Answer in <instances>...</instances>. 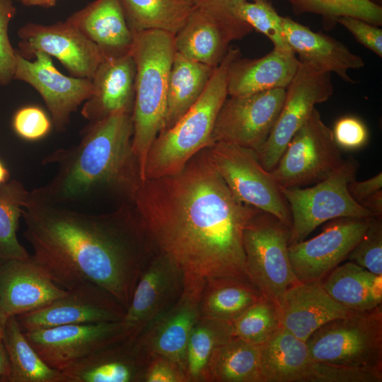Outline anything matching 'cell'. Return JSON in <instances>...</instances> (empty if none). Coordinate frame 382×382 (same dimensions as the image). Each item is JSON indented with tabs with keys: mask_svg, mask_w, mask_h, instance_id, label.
Listing matches in <instances>:
<instances>
[{
	"mask_svg": "<svg viewBox=\"0 0 382 382\" xmlns=\"http://www.w3.org/2000/svg\"><path fill=\"white\" fill-rule=\"evenodd\" d=\"M132 202L155 251L185 274L252 284L243 231L261 210L234 196L207 148L175 175L140 181Z\"/></svg>",
	"mask_w": 382,
	"mask_h": 382,
	"instance_id": "obj_1",
	"label": "cell"
},
{
	"mask_svg": "<svg viewBox=\"0 0 382 382\" xmlns=\"http://www.w3.org/2000/svg\"><path fill=\"white\" fill-rule=\"evenodd\" d=\"M32 260L60 287L94 284L126 310L156 253L135 209L93 214L30 194L23 208Z\"/></svg>",
	"mask_w": 382,
	"mask_h": 382,
	"instance_id": "obj_2",
	"label": "cell"
},
{
	"mask_svg": "<svg viewBox=\"0 0 382 382\" xmlns=\"http://www.w3.org/2000/svg\"><path fill=\"white\" fill-rule=\"evenodd\" d=\"M132 135L131 113L119 112L90 122L77 145L45 158L42 163L55 164L57 171L30 194L67 207L89 204L103 190L124 194L132 201L141 181Z\"/></svg>",
	"mask_w": 382,
	"mask_h": 382,
	"instance_id": "obj_3",
	"label": "cell"
},
{
	"mask_svg": "<svg viewBox=\"0 0 382 382\" xmlns=\"http://www.w3.org/2000/svg\"><path fill=\"white\" fill-rule=\"evenodd\" d=\"M241 56L238 47L230 46L199 99L173 126L158 134L149 150L144 181L180 172L195 155L213 144L216 117L228 96V69Z\"/></svg>",
	"mask_w": 382,
	"mask_h": 382,
	"instance_id": "obj_4",
	"label": "cell"
},
{
	"mask_svg": "<svg viewBox=\"0 0 382 382\" xmlns=\"http://www.w3.org/2000/svg\"><path fill=\"white\" fill-rule=\"evenodd\" d=\"M175 52L173 33L156 30L134 33L130 50L136 65L132 149L141 182L149 150L163 125L168 78Z\"/></svg>",
	"mask_w": 382,
	"mask_h": 382,
	"instance_id": "obj_5",
	"label": "cell"
},
{
	"mask_svg": "<svg viewBox=\"0 0 382 382\" xmlns=\"http://www.w3.org/2000/svg\"><path fill=\"white\" fill-rule=\"evenodd\" d=\"M313 360L382 376V306L330 320L306 341Z\"/></svg>",
	"mask_w": 382,
	"mask_h": 382,
	"instance_id": "obj_6",
	"label": "cell"
},
{
	"mask_svg": "<svg viewBox=\"0 0 382 382\" xmlns=\"http://www.w3.org/2000/svg\"><path fill=\"white\" fill-rule=\"evenodd\" d=\"M359 168L352 156L325 180L311 187L281 188L291 215L289 244L306 239L323 223L342 217L374 216L351 196L347 185Z\"/></svg>",
	"mask_w": 382,
	"mask_h": 382,
	"instance_id": "obj_7",
	"label": "cell"
},
{
	"mask_svg": "<svg viewBox=\"0 0 382 382\" xmlns=\"http://www.w3.org/2000/svg\"><path fill=\"white\" fill-rule=\"evenodd\" d=\"M291 228L271 214L260 211L243 231L246 268L252 284L280 311L284 294L299 283L289 257Z\"/></svg>",
	"mask_w": 382,
	"mask_h": 382,
	"instance_id": "obj_8",
	"label": "cell"
},
{
	"mask_svg": "<svg viewBox=\"0 0 382 382\" xmlns=\"http://www.w3.org/2000/svg\"><path fill=\"white\" fill-rule=\"evenodd\" d=\"M207 150L216 169L239 201L291 227L288 203L271 172L260 164L256 151L222 141L213 143Z\"/></svg>",
	"mask_w": 382,
	"mask_h": 382,
	"instance_id": "obj_9",
	"label": "cell"
},
{
	"mask_svg": "<svg viewBox=\"0 0 382 382\" xmlns=\"http://www.w3.org/2000/svg\"><path fill=\"white\" fill-rule=\"evenodd\" d=\"M344 161L332 129L315 108L270 172L280 188L303 187L325 180Z\"/></svg>",
	"mask_w": 382,
	"mask_h": 382,
	"instance_id": "obj_10",
	"label": "cell"
},
{
	"mask_svg": "<svg viewBox=\"0 0 382 382\" xmlns=\"http://www.w3.org/2000/svg\"><path fill=\"white\" fill-rule=\"evenodd\" d=\"M331 73L299 62L286 88L277 121L265 143L256 151L262 167L271 171L277 164L294 134L307 121L316 105L328 100L334 87Z\"/></svg>",
	"mask_w": 382,
	"mask_h": 382,
	"instance_id": "obj_11",
	"label": "cell"
},
{
	"mask_svg": "<svg viewBox=\"0 0 382 382\" xmlns=\"http://www.w3.org/2000/svg\"><path fill=\"white\" fill-rule=\"evenodd\" d=\"M204 282L202 277L185 274L183 290L177 301L153 320L134 341L147 363L153 356L163 355L176 361L184 370L187 340L200 317Z\"/></svg>",
	"mask_w": 382,
	"mask_h": 382,
	"instance_id": "obj_12",
	"label": "cell"
},
{
	"mask_svg": "<svg viewBox=\"0 0 382 382\" xmlns=\"http://www.w3.org/2000/svg\"><path fill=\"white\" fill-rule=\"evenodd\" d=\"M285 95L286 88H275L226 98L216 117L212 142H227L257 151L269 137Z\"/></svg>",
	"mask_w": 382,
	"mask_h": 382,
	"instance_id": "obj_13",
	"label": "cell"
},
{
	"mask_svg": "<svg viewBox=\"0 0 382 382\" xmlns=\"http://www.w3.org/2000/svg\"><path fill=\"white\" fill-rule=\"evenodd\" d=\"M371 217L332 219L318 236L289 244V257L297 280L301 283L322 281L347 258L365 233Z\"/></svg>",
	"mask_w": 382,
	"mask_h": 382,
	"instance_id": "obj_14",
	"label": "cell"
},
{
	"mask_svg": "<svg viewBox=\"0 0 382 382\" xmlns=\"http://www.w3.org/2000/svg\"><path fill=\"white\" fill-rule=\"evenodd\" d=\"M32 59L23 57L16 50L13 80L23 81L39 93L55 129L64 131L71 115L92 95V81L62 74L52 57L42 52H35Z\"/></svg>",
	"mask_w": 382,
	"mask_h": 382,
	"instance_id": "obj_15",
	"label": "cell"
},
{
	"mask_svg": "<svg viewBox=\"0 0 382 382\" xmlns=\"http://www.w3.org/2000/svg\"><path fill=\"white\" fill-rule=\"evenodd\" d=\"M17 51L32 59L42 52L58 59L72 76L92 79L104 59L98 47L66 21L51 25L28 23L21 27Z\"/></svg>",
	"mask_w": 382,
	"mask_h": 382,
	"instance_id": "obj_16",
	"label": "cell"
},
{
	"mask_svg": "<svg viewBox=\"0 0 382 382\" xmlns=\"http://www.w3.org/2000/svg\"><path fill=\"white\" fill-rule=\"evenodd\" d=\"M184 283L183 270L169 257L156 252L142 272L122 320L124 340L133 342L153 320L177 301Z\"/></svg>",
	"mask_w": 382,
	"mask_h": 382,
	"instance_id": "obj_17",
	"label": "cell"
},
{
	"mask_svg": "<svg viewBox=\"0 0 382 382\" xmlns=\"http://www.w3.org/2000/svg\"><path fill=\"white\" fill-rule=\"evenodd\" d=\"M126 309L92 283L78 284L49 305L16 316L23 332L65 325L121 321Z\"/></svg>",
	"mask_w": 382,
	"mask_h": 382,
	"instance_id": "obj_18",
	"label": "cell"
},
{
	"mask_svg": "<svg viewBox=\"0 0 382 382\" xmlns=\"http://www.w3.org/2000/svg\"><path fill=\"white\" fill-rule=\"evenodd\" d=\"M24 334L44 361L59 371L98 349L124 340L122 320L65 325Z\"/></svg>",
	"mask_w": 382,
	"mask_h": 382,
	"instance_id": "obj_19",
	"label": "cell"
},
{
	"mask_svg": "<svg viewBox=\"0 0 382 382\" xmlns=\"http://www.w3.org/2000/svg\"><path fill=\"white\" fill-rule=\"evenodd\" d=\"M247 23L223 17L202 6H196L175 35V51L214 68L224 59L233 40L253 31Z\"/></svg>",
	"mask_w": 382,
	"mask_h": 382,
	"instance_id": "obj_20",
	"label": "cell"
},
{
	"mask_svg": "<svg viewBox=\"0 0 382 382\" xmlns=\"http://www.w3.org/2000/svg\"><path fill=\"white\" fill-rule=\"evenodd\" d=\"M67 292L31 257L0 262V301L6 320L45 307Z\"/></svg>",
	"mask_w": 382,
	"mask_h": 382,
	"instance_id": "obj_21",
	"label": "cell"
},
{
	"mask_svg": "<svg viewBox=\"0 0 382 382\" xmlns=\"http://www.w3.org/2000/svg\"><path fill=\"white\" fill-rule=\"evenodd\" d=\"M136 65L131 53L104 58L91 81L93 91L81 114L90 122L111 114L132 113L135 95Z\"/></svg>",
	"mask_w": 382,
	"mask_h": 382,
	"instance_id": "obj_22",
	"label": "cell"
},
{
	"mask_svg": "<svg viewBox=\"0 0 382 382\" xmlns=\"http://www.w3.org/2000/svg\"><path fill=\"white\" fill-rule=\"evenodd\" d=\"M355 312L334 300L324 289L322 281H316L299 282L289 288L279 316L282 327L306 342L323 325Z\"/></svg>",
	"mask_w": 382,
	"mask_h": 382,
	"instance_id": "obj_23",
	"label": "cell"
},
{
	"mask_svg": "<svg viewBox=\"0 0 382 382\" xmlns=\"http://www.w3.org/2000/svg\"><path fill=\"white\" fill-rule=\"evenodd\" d=\"M282 28L286 40L299 62L325 72H334L344 81L354 83L348 71L364 66L359 56L352 52L344 44L320 32L282 17Z\"/></svg>",
	"mask_w": 382,
	"mask_h": 382,
	"instance_id": "obj_24",
	"label": "cell"
},
{
	"mask_svg": "<svg viewBox=\"0 0 382 382\" xmlns=\"http://www.w3.org/2000/svg\"><path fill=\"white\" fill-rule=\"evenodd\" d=\"M147 362L134 342L105 346L61 371L66 382H141Z\"/></svg>",
	"mask_w": 382,
	"mask_h": 382,
	"instance_id": "obj_25",
	"label": "cell"
},
{
	"mask_svg": "<svg viewBox=\"0 0 382 382\" xmlns=\"http://www.w3.org/2000/svg\"><path fill=\"white\" fill-rule=\"evenodd\" d=\"M299 61L295 53L275 48L257 59H234L228 72V95L242 96L275 88H286Z\"/></svg>",
	"mask_w": 382,
	"mask_h": 382,
	"instance_id": "obj_26",
	"label": "cell"
},
{
	"mask_svg": "<svg viewBox=\"0 0 382 382\" xmlns=\"http://www.w3.org/2000/svg\"><path fill=\"white\" fill-rule=\"evenodd\" d=\"M99 49L104 58L130 52L134 33L120 0H96L67 19Z\"/></svg>",
	"mask_w": 382,
	"mask_h": 382,
	"instance_id": "obj_27",
	"label": "cell"
},
{
	"mask_svg": "<svg viewBox=\"0 0 382 382\" xmlns=\"http://www.w3.org/2000/svg\"><path fill=\"white\" fill-rule=\"evenodd\" d=\"M315 362L306 342L281 326L262 344L260 382H313Z\"/></svg>",
	"mask_w": 382,
	"mask_h": 382,
	"instance_id": "obj_28",
	"label": "cell"
},
{
	"mask_svg": "<svg viewBox=\"0 0 382 382\" xmlns=\"http://www.w3.org/2000/svg\"><path fill=\"white\" fill-rule=\"evenodd\" d=\"M322 284L337 302L355 311L372 310L382 304V275L349 261L337 266Z\"/></svg>",
	"mask_w": 382,
	"mask_h": 382,
	"instance_id": "obj_29",
	"label": "cell"
},
{
	"mask_svg": "<svg viewBox=\"0 0 382 382\" xmlns=\"http://www.w3.org/2000/svg\"><path fill=\"white\" fill-rule=\"evenodd\" d=\"M214 69L175 52L168 78L166 111L161 132L173 126L195 103Z\"/></svg>",
	"mask_w": 382,
	"mask_h": 382,
	"instance_id": "obj_30",
	"label": "cell"
},
{
	"mask_svg": "<svg viewBox=\"0 0 382 382\" xmlns=\"http://www.w3.org/2000/svg\"><path fill=\"white\" fill-rule=\"evenodd\" d=\"M264 297L251 283L231 278L205 279L199 303L201 318L231 322Z\"/></svg>",
	"mask_w": 382,
	"mask_h": 382,
	"instance_id": "obj_31",
	"label": "cell"
},
{
	"mask_svg": "<svg viewBox=\"0 0 382 382\" xmlns=\"http://www.w3.org/2000/svg\"><path fill=\"white\" fill-rule=\"evenodd\" d=\"M1 340L10 361V382H66L62 372L46 364L30 345L16 316L6 319Z\"/></svg>",
	"mask_w": 382,
	"mask_h": 382,
	"instance_id": "obj_32",
	"label": "cell"
},
{
	"mask_svg": "<svg viewBox=\"0 0 382 382\" xmlns=\"http://www.w3.org/2000/svg\"><path fill=\"white\" fill-rule=\"evenodd\" d=\"M133 33L156 30L175 35L197 6L193 0H120Z\"/></svg>",
	"mask_w": 382,
	"mask_h": 382,
	"instance_id": "obj_33",
	"label": "cell"
},
{
	"mask_svg": "<svg viewBox=\"0 0 382 382\" xmlns=\"http://www.w3.org/2000/svg\"><path fill=\"white\" fill-rule=\"evenodd\" d=\"M262 345L231 337L215 350L209 382H260Z\"/></svg>",
	"mask_w": 382,
	"mask_h": 382,
	"instance_id": "obj_34",
	"label": "cell"
},
{
	"mask_svg": "<svg viewBox=\"0 0 382 382\" xmlns=\"http://www.w3.org/2000/svg\"><path fill=\"white\" fill-rule=\"evenodd\" d=\"M231 337V322L199 318L185 349L184 371L188 382H209L212 357L217 347Z\"/></svg>",
	"mask_w": 382,
	"mask_h": 382,
	"instance_id": "obj_35",
	"label": "cell"
},
{
	"mask_svg": "<svg viewBox=\"0 0 382 382\" xmlns=\"http://www.w3.org/2000/svg\"><path fill=\"white\" fill-rule=\"evenodd\" d=\"M29 194L30 191L16 180L0 185V262L31 257L16 234Z\"/></svg>",
	"mask_w": 382,
	"mask_h": 382,
	"instance_id": "obj_36",
	"label": "cell"
},
{
	"mask_svg": "<svg viewBox=\"0 0 382 382\" xmlns=\"http://www.w3.org/2000/svg\"><path fill=\"white\" fill-rule=\"evenodd\" d=\"M231 324L233 336L262 345L281 327L279 311L272 301L262 297Z\"/></svg>",
	"mask_w": 382,
	"mask_h": 382,
	"instance_id": "obj_37",
	"label": "cell"
},
{
	"mask_svg": "<svg viewBox=\"0 0 382 382\" xmlns=\"http://www.w3.org/2000/svg\"><path fill=\"white\" fill-rule=\"evenodd\" d=\"M296 14L311 13L335 21L342 16L360 18L382 25V6L369 0H288Z\"/></svg>",
	"mask_w": 382,
	"mask_h": 382,
	"instance_id": "obj_38",
	"label": "cell"
},
{
	"mask_svg": "<svg viewBox=\"0 0 382 382\" xmlns=\"http://www.w3.org/2000/svg\"><path fill=\"white\" fill-rule=\"evenodd\" d=\"M233 14L253 30L268 37L274 48L282 51L292 50L284 37L282 16L278 14L270 1L245 0L233 8Z\"/></svg>",
	"mask_w": 382,
	"mask_h": 382,
	"instance_id": "obj_39",
	"label": "cell"
},
{
	"mask_svg": "<svg viewBox=\"0 0 382 382\" xmlns=\"http://www.w3.org/2000/svg\"><path fill=\"white\" fill-rule=\"evenodd\" d=\"M347 258L375 274L382 275L381 216L371 217L365 233Z\"/></svg>",
	"mask_w": 382,
	"mask_h": 382,
	"instance_id": "obj_40",
	"label": "cell"
},
{
	"mask_svg": "<svg viewBox=\"0 0 382 382\" xmlns=\"http://www.w3.org/2000/svg\"><path fill=\"white\" fill-rule=\"evenodd\" d=\"M16 13L11 0H0V86L13 80L16 50L11 44L8 26Z\"/></svg>",
	"mask_w": 382,
	"mask_h": 382,
	"instance_id": "obj_41",
	"label": "cell"
},
{
	"mask_svg": "<svg viewBox=\"0 0 382 382\" xmlns=\"http://www.w3.org/2000/svg\"><path fill=\"white\" fill-rule=\"evenodd\" d=\"M13 128L21 138L26 141H37L50 131L52 123L40 108L28 105L20 108L13 117Z\"/></svg>",
	"mask_w": 382,
	"mask_h": 382,
	"instance_id": "obj_42",
	"label": "cell"
},
{
	"mask_svg": "<svg viewBox=\"0 0 382 382\" xmlns=\"http://www.w3.org/2000/svg\"><path fill=\"white\" fill-rule=\"evenodd\" d=\"M381 381V376L364 370L318 361L315 363L313 382Z\"/></svg>",
	"mask_w": 382,
	"mask_h": 382,
	"instance_id": "obj_43",
	"label": "cell"
},
{
	"mask_svg": "<svg viewBox=\"0 0 382 382\" xmlns=\"http://www.w3.org/2000/svg\"><path fill=\"white\" fill-rule=\"evenodd\" d=\"M332 132L337 146L347 150L360 149L369 139L366 126L360 119L354 116L340 118Z\"/></svg>",
	"mask_w": 382,
	"mask_h": 382,
	"instance_id": "obj_44",
	"label": "cell"
},
{
	"mask_svg": "<svg viewBox=\"0 0 382 382\" xmlns=\"http://www.w3.org/2000/svg\"><path fill=\"white\" fill-rule=\"evenodd\" d=\"M335 21L352 33L360 44L382 57V30L378 26L351 16L339 17Z\"/></svg>",
	"mask_w": 382,
	"mask_h": 382,
	"instance_id": "obj_45",
	"label": "cell"
},
{
	"mask_svg": "<svg viewBox=\"0 0 382 382\" xmlns=\"http://www.w3.org/2000/svg\"><path fill=\"white\" fill-rule=\"evenodd\" d=\"M142 381L188 382L180 365L163 355H154L150 358L145 367Z\"/></svg>",
	"mask_w": 382,
	"mask_h": 382,
	"instance_id": "obj_46",
	"label": "cell"
},
{
	"mask_svg": "<svg viewBox=\"0 0 382 382\" xmlns=\"http://www.w3.org/2000/svg\"><path fill=\"white\" fill-rule=\"evenodd\" d=\"M351 196L359 204L378 190H382V173L367 180L358 181L356 179L350 181L347 185Z\"/></svg>",
	"mask_w": 382,
	"mask_h": 382,
	"instance_id": "obj_47",
	"label": "cell"
},
{
	"mask_svg": "<svg viewBox=\"0 0 382 382\" xmlns=\"http://www.w3.org/2000/svg\"><path fill=\"white\" fill-rule=\"evenodd\" d=\"M243 1L245 0H204L201 6L225 18L238 19L233 16V9Z\"/></svg>",
	"mask_w": 382,
	"mask_h": 382,
	"instance_id": "obj_48",
	"label": "cell"
},
{
	"mask_svg": "<svg viewBox=\"0 0 382 382\" xmlns=\"http://www.w3.org/2000/svg\"><path fill=\"white\" fill-rule=\"evenodd\" d=\"M359 204L369 210L374 216H381L382 215V190L364 199Z\"/></svg>",
	"mask_w": 382,
	"mask_h": 382,
	"instance_id": "obj_49",
	"label": "cell"
},
{
	"mask_svg": "<svg viewBox=\"0 0 382 382\" xmlns=\"http://www.w3.org/2000/svg\"><path fill=\"white\" fill-rule=\"evenodd\" d=\"M11 364L6 347L0 339V382H10Z\"/></svg>",
	"mask_w": 382,
	"mask_h": 382,
	"instance_id": "obj_50",
	"label": "cell"
},
{
	"mask_svg": "<svg viewBox=\"0 0 382 382\" xmlns=\"http://www.w3.org/2000/svg\"><path fill=\"white\" fill-rule=\"evenodd\" d=\"M26 6H40L50 8L55 6L57 0H17Z\"/></svg>",
	"mask_w": 382,
	"mask_h": 382,
	"instance_id": "obj_51",
	"label": "cell"
},
{
	"mask_svg": "<svg viewBox=\"0 0 382 382\" xmlns=\"http://www.w3.org/2000/svg\"><path fill=\"white\" fill-rule=\"evenodd\" d=\"M9 177V173L8 170L4 166V164L0 161V185L6 182Z\"/></svg>",
	"mask_w": 382,
	"mask_h": 382,
	"instance_id": "obj_52",
	"label": "cell"
},
{
	"mask_svg": "<svg viewBox=\"0 0 382 382\" xmlns=\"http://www.w3.org/2000/svg\"><path fill=\"white\" fill-rule=\"evenodd\" d=\"M6 320L4 318V316L2 311L1 305V301H0V339H1V337H2L4 326Z\"/></svg>",
	"mask_w": 382,
	"mask_h": 382,
	"instance_id": "obj_53",
	"label": "cell"
},
{
	"mask_svg": "<svg viewBox=\"0 0 382 382\" xmlns=\"http://www.w3.org/2000/svg\"><path fill=\"white\" fill-rule=\"evenodd\" d=\"M369 1L378 6H382V0H369Z\"/></svg>",
	"mask_w": 382,
	"mask_h": 382,
	"instance_id": "obj_54",
	"label": "cell"
},
{
	"mask_svg": "<svg viewBox=\"0 0 382 382\" xmlns=\"http://www.w3.org/2000/svg\"><path fill=\"white\" fill-rule=\"evenodd\" d=\"M195 1V3L196 4V5L197 6H201L202 5L203 2H204V0H193Z\"/></svg>",
	"mask_w": 382,
	"mask_h": 382,
	"instance_id": "obj_55",
	"label": "cell"
}]
</instances>
